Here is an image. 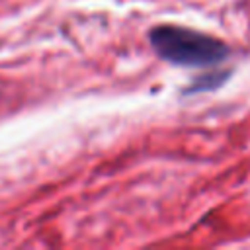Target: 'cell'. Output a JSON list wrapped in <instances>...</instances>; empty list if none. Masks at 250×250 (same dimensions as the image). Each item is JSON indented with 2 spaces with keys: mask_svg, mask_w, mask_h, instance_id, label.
I'll use <instances>...</instances> for the list:
<instances>
[{
  "mask_svg": "<svg viewBox=\"0 0 250 250\" xmlns=\"http://www.w3.org/2000/svg\"><path fill=\"white\" fill-rule=\"evenodd\" d=\"M148 39L158 57L180 66H209L229 57V47L221 39L180 25H156Z\"/></svg>",
  "mask_w": 250,
  "mask_h": 250,
  "instance_id": "1",
  "label": "cell"
}]
</instances>
